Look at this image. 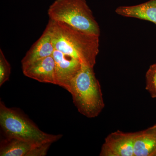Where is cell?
Returning <instances> with one entry per match:
<instances>
[{
    "label": "cell",
    "mask_w": 156,
    "mask_h": 156,
    "mask_svg": "<svg viewBox=\"0 0 156 156\" xmlns=\"http://www.w3.org/2000/svg\"><path fill=\"white\" fill-rule=\"evenodd\" d=\"M54 50L52 36L50 31L46 27L41 37L32 46L23 58L21 61L22 66L52 56Z\"/></svg>",
    "instance_id": "obj_9"
},
{
    "label": "cell",
    "mask_w": 156,
    "mask_h": 156,
    "mask_svg": "<svg viewBox=\"0 0 156 156\" xmlns=\"http://www.w3.org/2000/svg\"><path fill=\"white\" fill-rule=\"evenodd\" d=\"M134 156H156V124L135 132Z\"/></svg>",
    "instance_id": "obj_10"
},
{
    "label": "cell",
    "mask_w": 156,
    "mask_h": 156,
    "mask_svg": "<svg viewBox=\"0 0 156 156\" xmlns=\"http://www.w3.org/2000/svg\"><path fill=\"white\" fill-rule=\"evenodd\" d=\"M69 92L78 111L87 118L97 117L104 108L101 88L93 68L82 64Z\"/></svg>",
    "instance_id": "obj_2"
},
{
    "label": "cell",
    "mask_w": 156,
    "mask_h": 156,
    "mask_svg": "<svg viewBox=\"0 0 156 156\" xmlns=\"http://www.w3.org/2000/svg\"><path fill=\"white\" fill-rule=\"evenodd\" d=\"M54 49L93 68L99 53V36L79 30L62 22L50 20L48 25Z\"/></svg>",
    "instance_id": "obj_1"
},
{
    "label": "cell",
    "mask_w": 156,
    "mask_h": 156,
    "mask_svg": "<svg viewBox=\"0 0 156 156\" xmlns=\"http://www.w3.org/2000/svg\"><path fill=\"white\" fill-rule=\"evenodd\" d=\"M115 12L123 17L147 20L156 25V0L135 5L120 6L116 9Z\"/></svg>",
    "instance_id": "obj_11"
},
{
    "label": "cell",
    "mask_w": 156,
    "mask_h": 156,
    "mask_svg": "<svg viewBox=\"0 0 156 156\" xmlns=\"http://www.w3.org/2000/svg\"><path fill=\"white\" fill-rule=\"evenodd\" d=\"M52 144L37 145L31 143L6 137L1 141V156H44Z\"/></svg>",
    "instance_id": "obj_7"
},
{
    "label": "cell",
    "mask_w": 156,
    "mask_h": 156,
    "mask_svg": "<svg viewBox=\"0 0 156 156\" xmlns=\"http://www.w3.org/2000/svg\"><path fill=\"white\" fill-rule=\"evenodd\" d=\"M11 73V66L6 59L2 49H0V87L9 80Z\"/></svg>",
    "instance_id": "obj_13"
},
{
    "label": "cell",
    "mask_w": 156,
    "mask_h": 156,
    "mask_svg": "<svg viewBox=\"0 0 156 156\" xmlns=\"http://www.w3.org/2000/svg\"><path fill=\"white\" fill-rule=\"evenodd\" d=\"M23 74L41 82L56 85L55 62L53 55L22 66Z\"/></svg>",
    "instance_id": "obj_8"
},
{
    "label": "cell",
    "mask_w": 156,
    "mask_h": 156,
    "mask_svg": "<svg viewBox=\"0 0 156 156\" xmlns=\"http://www.w3.org/2000/svg\"><path fill=\"white\" fill-rule=\"evenodd\" d=\"M48 14L51 20L100 36V27L86 0H55Z\"/></svg>",
    "instance_id": "obj_4"
},
{
    "label": "cell",
    "mask_w": 156,
    "mask_h": 156,
    "mask_svg": "<svg viewBox=\"0 0 156 156\" xmlns=\"http://www.w3.org/2000/svg\"><path fill=\"white\" fill-rule=\"evenodd\" d=\"M146 89L153 98H156V63L152 65L146 74Z\"/></svg>",
    "instance_id": "obj_12"
},
{
    "label": "cell",
    "mask_w": 156,
    "mask_h": 156,
    "mask_svg": "<svg viewBox=\"0 0 156 156\" xmlns=\"http://www.w3.org/2000/svg\"><path fill=\"white\" fill-rule=\"evenodd\" d=\"M56 85L69 91L71 83L82 67L80 62L72 56L54 49Z\"/></svg>",
    "instance_id": "obj_5"
},
{
    "label": "cell",
    "mask_w": 156,
    "mask_h": 156,
    "mask_svg": "<svg viewBox=\"0 0 156 156\" xmlns=\"http://www.w3.org/2000/svg\"><path fill=\"white\" fill-rule=\"evenodd\" d=\"M0 125L6 137L21 140L37 145L52 144L61 138L43 132L22 113L0 102Z\"/></svg>",
    "instance_id": "obj_3"
},
{
    "label": "cell",
    "mask_w": 156,
    "mask_h": 156,
    "mask_svg": "<svg viewBox=\"0 0 156 156\" xmlns=\"http://www.w3.org/2000/svg\"><path fill=\"white\" fill-rule=\"evenodd\" d=\"M135 132L118 131L108 135L101 147L100 156H134Z\"/></svg>",
    "instance_id": "obj_6"
}]
</instances>
